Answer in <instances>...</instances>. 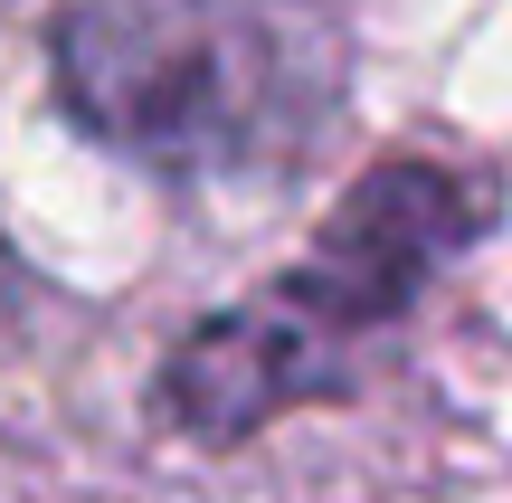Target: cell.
Returning <instances> with one entry per match:
<instances>
[{"instance_id": "obj_2", "label": "cell", "mask_w": 512, "mask_h": 503, "mask_svg": "<svg viewBox=\"0 0 512 503\" xmlns=\"http://www.w3.org/2000/svg\"><path fill=\"white\" fill-rule=\"evenodd\" d=\"M475 228H484V181H456L446 162H380L370 181H351V200L323 219L294 276H275L238 314H209L171 352L162 371L171 418L209 447H238L275 409L332 399Z\"/></svg>"}, {"instance_id": "obj_1", "label": "cell", "mask_w": 512, "mask_h": 503, "mask_svg": "<svg viewBox=\"0 0 512 503\" xmlns=\"http://www.w3.org/2000/svg\"><path fill=\"white\" fill-rule=\"evenodd\" d=\"M57 95L162 171H275L342 114V0H57Z\"/></svg>"}]
</instances>
